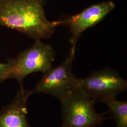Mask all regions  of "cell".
<instances>
[{
	"label": "cell",
	"instance_id": "1",
	"mask_svg": "<svg viewBox=\"0 0 127 127\" xmlns=\"http://www.w3.org/2000/svg\"><path fill=\"white\" fill-rule=\"evenodd\" d=\"M43 0H0V26L21 32L36 40L50 38L64 21L46 17Z\"/></svg>",
	"mask_w": 127,
	"mask_h": 127
},
{
	"label": "cell",
	"instance_id": "2",
	"mask_svg": "<svg viewBox=\"0 0 127 127\" xmlns=\"http://www.w3.org/2000/svg\"><path fill=\"white\" fill-rule=\"evenodd\" d=\"M60 101L62 127H95L107 119L97 112L95 100L79 85Z\"/></svg>",
	"mask_w": 127,
	"mask_h": 127
},
{
	"label": "cell",
	"instance_id": "3",
	"mask_svg": "<svg viewBox=\"0 0 127 127\" xmlns=\"http://www.w3.org/2000/svg\"><path fill=\"white\" fill-rule=\"evenodd\" d=\"M54 50L50 44L36 40L33 45L10 59L7 79H15L23 86L25 77L32 73H44L52 67L54 61Z\"/></svg>",
	"mask_w": 127,
	"mask_h": 127
},
{
	"label": "cell",
	"instance_id": "4",
	"mask_svg": "<svg viewBox=\"0 0 127 127\" xmlns=\"http://www.w3.org/2000/svg\"><path fill=\"white\" fill-rule=\"evenodd\" d=\"M74 56H70L59 66L52 67L44 72L34 89V93H44L53 95L60 100L63 99L79 85V78L73 75L72 68Z\"/></svg>",
	"mask_w": 127,
	"mask_h": 127
},
{
	"label": "cell",
	"instance_id": "5",
	"mask_svg": "<svg viewBox=\"0 0 127 127\" xmlns=\"http://www.w3.org/2000/svg\"><path fill=\"white\" fill-rule=\"evenodd\" d=\"M78 84L95 101L99 102L106 98H116L127 88V81L109 67L94 71L86 78H79Z\"/></svg>",
	"mask_w": 127,
	"mask_h": 127
},
{
	"label": "cell",
	"instance_id": "6",
	"mask_svg": "<svg viewBox=\"0 0 127 127\" xmlns=\"http://www.w3.org/2000/svg\"><path fill=\"white\" fill-rule=\"evenodd\" d=\"M115 7L109 0L92 5L79 13L63 20V25L68 27L71 33L70 41L72 45L70 55L74 56L77 41L82 33L102 21Z\"/></svg>",
	"mask_w": 127,
	"mask_h": 127
},
{
	"label": "cell",
	"instance_id": "7",
	"mask_svg": "<svg viewBox=\"0 0 127 127\" xmlns=\"http://www.w3.org/2000/svg\"><path fill=\"white\" fill-rule=\"evenodd\" d=\"M31 91L20 89L13 101L0 111V127H30L28 123L27 102Z\"/></svg>",
	"mask_w": 127,
	"mask_h": 127
},
{
	"label": "cell",
	"instance_id": "8",
	"mask_svg": "<svg viewBox=\"0 0 127 127\" xmlns=\"http://www.w3.org/2000/svg\"><path fill=\"white\" fill-rule=\"evenodd\" d=\"M106 104L113 116L116 127H127V101L106 98L101 101Z\"/></svg>",
	"mask_w": 127,
	"mask_h": 127
},
{
	"label": "cell",
	"instance_id": "9",
	"mask_svg": "<svg viewBox=\"0 0 127 127\" xmlns=\"http://www.w3.org/2000/svg\"><path fill=\"white\" fill-rule=\"evenodd\" d=\"M10 61L7 63H0V82L7 80V73L10 66Z\"/></svg>",
	"mask_w": 127,
	"mask_h": 127
},
{
	"label": "cell",
	"instance_id": "10",
	"mask_svg": "<svg viewBox=\"0 0 127 127\" xmlns=\"http://www.w3.org/2000/svg\"><path fill=\"white\" fill-rule=\"evenodd\" d=\"M61 127H62V126H61Z\"/></svg>",
	"mask_w": 127,
	"mask_h": 127
}]
</instances>
